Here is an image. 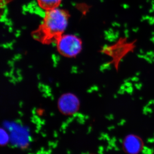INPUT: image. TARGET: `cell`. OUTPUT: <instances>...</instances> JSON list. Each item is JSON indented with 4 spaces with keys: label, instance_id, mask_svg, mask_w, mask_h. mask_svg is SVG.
I'll return each instance as SVG.
<instances>
[{
    "label": "cell",
    "instance_id": "1",
    "mask_svg": "<svg viewBox=\"0 0 154 154\" xmlns=\"http://www.w3.org/2000/svg\"><path fill=\"white\" fill-rule=\"evenodd\" d=\"M69 17L67 11L57 8L46 11L42 24L32 36L45 44L57 42L66 29Z\"/></svg>",
    "mask_w": 154,
    "mask_h": 154
},
{
    "label": "cell",
    "instance_id": "2",
    "mask_svg": "<svg viewBox=\"0 0 154 154\" xmlns=\"http://www.w3.org/2000/svg\"><path fill=\"white\" fill-rule=\"evenodd\" d=\"M58 51L66 57H74L82 49V42L73 35H63L56 42Z\"/></svg>",
    "mask_w": 154,
    "mask_h": 154
},
{
    "label": "cell",
    "instance_id": "3",
    "mask_svg": "<svg viewBox=\"0 0 154 154\" xmlns=\"http://www.w3.org/2000/svg\"><path fill=\"white\" fill-rule=\"evenodd\" d=\"M79 104V100L76 96L71 94H67L62 96L59 99L58 107L63 113L71 114L78 110Z\"/></svg>",
    "mask_w": 154,
    "mask_h": 154
},
{
    "label": "cell",
    "instance_id": "4",
    "mask_svg": "<svg viewBox=\"0 0 154 154\" xmlns=\"http://www.w3.org/2000/svg\"><path fill=\"white\" fill-rule=\"evenodd\" d=\"M123 147L127 153L137 154L142 149L143 143L139 137L135 134H129L124 138Z\"/></svg>",
    "mask_w": 154,
    "mask_h": 154
},
{
    "label": "cell",
    "instance_id": "5",
    "mask_svg": "<svg viewBox=\"0 0 154 154\" xmlns=\"http://www.w3.org/2000/svg\"><path fill=\"white\" fill-rule=\"evenodd\" d=\"M62 0H37L39 6L46 11L57 8Z\"/></svg>",
    "mask_w": 154,
    "mask_h": 154
},
{
    "label": "cell",
    "instance_id": "6",
    "mask_svg": "<svg viewBox=\"0 0 154 154\" xmlns=\"http://www.w3.org/2000/svg\"><path fill=\"white\" fill-rule=\"evenodd\" d=\"M2 131L3 133L1 131V134L4 135V137H1V138H3V140L1 141V142L3 140V143L2 144H3L4 145L6 144V143H7L8 141V134H7V133H6V132L5 131Z\"/></svg>",
    "mask_w": 154,
    "mask_h": 154
}]
</instances>
